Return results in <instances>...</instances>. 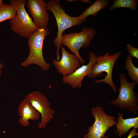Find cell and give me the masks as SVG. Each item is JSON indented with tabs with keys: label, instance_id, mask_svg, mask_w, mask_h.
<instances>
[{
	"label": "cell",
	"instance_id": "obj_21",
	"mask_svg": "<svg viewBox=\"0 0 138 138\" xmlns=\"http://www.w3.org/2000/svg\"><path fill=\"white\" fill-rule=\"evenodd\" d=\"M3 4V3L2 0H0V6Z\"/></svg>",
	"mask_w": 138,
	"mask_h": 138
},
{
	"label": "cell",
	"instance_id": "obj_11",
	"mask_svg": "<svg viewBox=\"0 0 138 138\" xmlns=\"http://www.w3.org/2000/svg\"><path fill=\"white\" fill-rule=\"evenodd\" d=\"M26 5L33 18V21L35 26L38 28L47 27L49 17L45 1L28 0Z\"/></svg>",
	"mask_w": 138,
	"mask_h": 138
},
{
	"label": "cell",
	"instance_id": "obj_14",
	"mask_svg": "<svg viewBox=\"0 0 138 138\" xmlns=\"http://www.w3.org/2000/svg\"><path fill=\"white\" fill-rule=\"evenodd\" d=\"M109 4V1H108L96 0L78 17L80 20L84 22L87 17L90 16H96L99 12L107 6Z\"/></svg>",
	"mask_w": 138,
	"mask_h": 138
},
{
	"label": "cell",
	"instance_id": "obj_6",
	"mask_svg": "<svg viewBox=\"0 0 138 138\" xmlns=\"http://www.w3.org/2000/svg\"><path fill=\"white\" fill-rule=\"evenodd\" d=\"M96 33V30L93 28H84L79 32L63 34L61 44L75 54L78 58L80 64H83L85 61L80 55L79 50L80 48L88 47Z\"/></svg>",
	"mask_w": 138,
	"mask_h": 138
},
{
	"label": "cell",
	"instance_id": "obj_1",
	"mask_svg": "<svg viewBox=\"0 0 138 138\" xmlns=\"http://www.w3.org/2000/svg\"><path fill=\"white\" fill-rule=\"evenodd\" d=\"M50 33V31L47 27L38 28L27 38L29 52L27 59L21 63L22 66L26 67L34 64L39 66L44 71H47L50 68V65L45 61L43 53L44 39Z\"/></svg>",
	"mask_w": 138,
	"mask_h": 138
},
{
	"label": "cell",
	"instance_id": "obj_19",
	"mask_svg": "<svg viewBox=\"0 0 138 138\" xmlns=\"http://www.w3.org/2000/svg\"><path fill=\"white\" fill-rule=\"evenodd\" d=\"M138 133L136 132V129L133 128V129L132 130L130 133L126 138H132V137L135 135H138ZM102 138H108V137L107 136H104Z\"/></svg>",
	"mask_w": 138,
	"mask_h": 138
},
{
	"label": "cell",
	"instance_id": "obj_17",
	"mask_svg": "<svg viewBox=\"0 0 138 138\" xmlns=\"http://www.w3.org/2000/svg\"><path fill=\"white\" fill-rule=\"evenodd\" d=\"M124 67L128 73V75L131 79L138 84V68L133 63L132 56L129 54L127 56Z\"/></svg>",
	"mask_w": 138,
	"mask_h": 138
},
{
	"label": "cell",
	"instance_id": "obj_20",
	"mask_svg": "<svg viewBox=\"0 0 138 138\" xmlns=\"http://www.w3.org/2000/svg\"><path fill=\"white\" fill-rule=\"evenodd\" d=\"M3 64L0 62V76L1 74V70L2 68H4Z\"/></svg>",
	"mask_w": 138,
	"mask_h": 138
},
{
	"label": "cell",
	"instance_id": "obj_9",
	"mask_svg": "<svg viewBox=\"0 0 138 138\" xmlns=\"http://www.w3.org/2000/svg\"><path fill=\"white\" fill-rule=\"evenodd\" d=\"M61 48L62 52L61 60L57 61L53 59V64L58 73L63 76L70 75L80 67V62L75 54L70 53L62 45Z\"/></svg>",
	"mask_w": 138,
	"mask_h": 138
},
{
	"label": "cell",
	"instance_id": "obj_4",
	"mask_svg": "<svg viewBox=\"0 0 138 138\" xmlns=\"http://www.w3.org/2000/svg\"><path fill=\"white\" fill-rule=\"evenodd\" d=\"M119 79L120 85L117 98L110 103L121 110L126 109L133 113L137 114L138 110V96L134 91L136 83L134 81L129 82L124 73H120Z\"/></svg>",
	"mask_w": 138,
	"mask_h": 138
},
{
	"label": "cell",
	"instance_id": "obj_7",
	"mask_svg": "<svg viewBox=\"0 0 138 138\" xmlns=\"http://www.w3.org/2000/svg\"><path fill=\"white\" fill-rule=\"evenodd\" d=\"M91 111L95 121L88 127V132L84 135V138H102L110 128L116 125V118L106 114L101 106L92 108Z\"/></svg>",
	"mask_w": 138,
	"mask_h": 138
},
{
	"label": "cell",
	"instance_id": "obj_10",
	"mask_svg": "<svg viewBox=\"0 0 138 138\" xmlns=\"http://www.w3.org/2000/svg\"><path fill=\"white\" fill-rule=\"evenodd\" d=\"M89 55V61L87 64L82 65L70 75L63 76L62 80L64 84H69L73 88L82 87V82L85 77L90 74L92 67L96 62V56L95 54L91 52Z\"/></svg>",
	"mask_w": 138,
	"mask_h": 138
},
{
	"label": "cell",
	"instance_id": "obj_16",
	"mask_svg": "<svg viewBox=\"0 0 138 138\" xmlns=\"http://www.w3.org/2000/svg\"><path fill=\"white\" fill-rule=\"evenodd\" d=\"M137 0H115L109 9L113 10L118 8H125L135 11L137 6Z\"/></svg>",
	"mask_w": 138,
	"mask_h": 138
},
{
	"label": "cell",
	"instance_id": "obj_12",
	"mask_svg": "<svg viewBox=\"0 0 138 138\" xmlns=\"http://www.w3.org/2000/svg\"><path fill=\"white\" fill-rule=\"evenodd\" d=\"M17 111L20 117L19 123L25 127L28 126L30 124L29 120H38L40 114L30 104L26 98L24 99L19 105Z\"/></svg>",
	"mask_w": 138,
	"mask_h": 138
},
{
	"label": "cell",
	"instance_id": "obj_8",
	"mask_svg": "<svg viewBox=\"0 0 138 138\" xmlns=\"http://www.w3.org/2000/svg\"><path fill=\"white\" fill-rule=\"evenodd\" d=\"M25 98L41 115V120L38 127L40 129L45 128L48 123L53 118L55 113L50 107L51 103L47 97L40 91H37L27 95Z\"/></svg>",
	"mask_w": 138,
	"mask_h": 138
},
{
	"label": "cell",
	"instance_id": "obj_13",
	"mask_svg": "<svg viewBox=\"0 0 138 138\" xmlns=\"http://www.w3.org/2000/svg\"><path fill=\"white\" fill-rule=\"evenodd\" d=\"M123 115V114L119 113L117 117L118 122L116 124L117 130L115 133L116 134L118 133L119 137L128 132L131 128L136 129L138 128V117L124 119Z\"/></svg>",
	"mask_w": 138,
	"mask_h": 138
},
{
	"label": "cell",
	"instance_id": "obj_18",
	"mask_svg": "<svg viewBox=\"0 0 138 138\" xmlns=\"http://www.w3.org/2000/svg\"><path fill=\"white\" fill-rule=\"evenodd\" d=\"M127 50L129 54L131 56L138 59V48L133 47L130 44L126 45Z\"/></svg>",
	"mask_w": 138,
	"mask_h": 138
},
{
	"label": "cell",
	"instance_id": "obj_3",
	"mask_svg": "<svg viewBox=\"0 0 138 138\" xmlns=\"http://www.w3.org/2000/svg\"><path fill=\"white\" fill-rule=\"evenodd\" d=\"M9 2L17 11L16 15L10 20L11 29L14 33L27 38L38 28L34 25L25 9L27 2L25 0H10Z\"/></svg>",
	"mask_w": 138,
	"mask_h": 138
},
{
	"label": "cell",
	"instance_id": "obj_5",
	"mask_svg": "<svg viewBox=\"0 0 138 138\" xmlns=\"http://www.w3.org/2000/svg\"><path fill=\"white\" fill-rule=\"evenodd\" d=\"M110 54V52H107L103 55L96 56V63L93 65L91 72L88 77L92 78H96L102 75V72H105L107 75L104 78L96 80L94 82L107 84L111 87L114 93H116V86L112 80V73L114 64L121 53L118 52L113 54Z\"/></svg>",
	"mask_w": 138,
	"mask_h": 138
},
{
	"label": "cell",
	"instance_id": "obj_2",
	"mask_svg": "<svg viewBox=\"0 0 138 138\" xmlns=\"http://www.w3.org/2000/svg\"><path fill=\"white\" fill-rule=\"evenodd\" d=\"M47 10H50L54 15L56 21L58 31L53 43L56 48V61L60 59L59 54L61 48L62 37L64 31L72 27L78 26L83 22L78 17H73L66 14L62 8L59 0H50L47 3Z\"/></svg>",
	"mask_w": 138,
	"mask_h": 138
},
{
	"label": "cell",
	"instance_id": "obj_15",
	"mask_svg": "<svg viewBox=\"0 0 138 138\" xmlns=\"http://www.w3.org/2000/svg\"><path fill=\"white\" fill-rule=\"evenodd\" d=\"M15 8L11 4H3L0 6V22L13 18L16 15Z\"/></svg>",
	"mask_w": 138,
	"mask_h": 138
}]
</instances>
